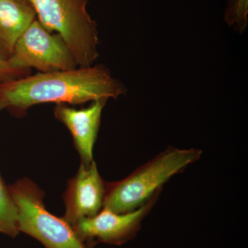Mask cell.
Masks as SVG:
<instances>
[{
  "mask_svg": "<svg viewBox=\"0 0 248 248\" xmlns=\"http://www.w3.org/2000/svg\"><path fill=\"white\" fill-rule=\"evenodd\" d=\"M159 195L156 194L140 208L127 213H115L102 208L95 216L82 218L72 227L83 243L124 244L135 236Z\"/></svg>",
  "mask_w": 248,
  "mask_h": 248,
  "instance_id": "cell-6",
  "label": "cell"
},
{
  "mask_svg": "<svg viewBox=\"0 0 248 248\" xmlns=\"http://www.w3.org/2000/svg\"><path fill=\"white\" fill-rule=\"evenodd\" d=\"M19 232L17 206L0 175V233L16 237Z\"/></svg>",
  "mask_w": 248,
  "mask_h": 248,
  "instance_id": "cell-10",
  "label": "cell"
},
{
  "mask_svg": "<svg viewBox=\"0 0 248 248\" xmlns=\"http://www.w3.org/2000/svg\"><path fill=\"white\" fill-rule=\"evenodd\" d=\"M28 1L40 24L61 36L78 67L94 65L99 57V38L97 23L87 11L88 0Z\"/></svg>",
  "mask_w": 248,
  "mask_h": 248,
  "instance_id": "cell-3",
  "label": "cell"
},
{
  "mask_svg": "<svg viewBox=\"0 0 248 248\" xmlns=\"http://www.w3.org/2000/svg\"><path fill=\"white\" fill-rule=\"evenodd\" d=\"M202 156L201 150L169 147L123 180L109 184L106 189L103 208L118 214L137 210L160 193L171 178L183 172Z\"/></svg>",
  "mask_w": 248,
  "mask_h": 248,
  "instance_id": "cell-2",
  "label": "cell"
},
{
  "mask_svg": "<svg viewBox=\"0 0 248 248\" xmlns=\"http://www.w3.org/2000/svg\"><path fill=\"white\" fill-rule=\"evenodd\" d=\"M31 74V70L14 68L7 60L0 57V84L24 78Z\"/></svg>",
  "mask_w": 248,
  "mask_h": 248,
  "instance_id": "cell-12",
  "label": "cell"
},
{
  "mask_svg": "<svg viewBox=\"0 0 248 248\" xmlns=\"http://www.w3.org/2000/svg\"><path fill=\"white\" fill-rule=\"evenodd\" d=\"M36 18L28 0H0V57L8 61L18 39Z\"/></svg>",
  "mask_w": 248,
  "mask_h": 248,
  "instance_id": "cell-9",
  "label": "cell"
},
{
  "mask_svg": "<svg viewBox=\"0 0 248 248\" xmlns=\"http://www.w3.org/2000/svg\"><path fill=\"white\" fill-rule=\"evenodd\" d=\"M10 64L38 73L67 71L77 68L71 50L61 36L47 31L37 18L18 39Z\"/></svg>",
  "mask_w": 248,
  "mask_h": 248,
  "instance_id": "cell-5",
  "label": "cell"
},
{
  "mask_svg": "<svg viewBox=\"0 0 248 248\" xmlns=\"http://www.w3.org/2000/svg\"><path fill=\"white\" fill-rule=\"evenodd\" d=\"M18 211V229L40 241L46 248H89L63 218L47 211L44 194L33 182L24 179L9 186Z\"/></svg>",
  "mask_w": 248,
  "mask_h": 248,
  "instance_id": "cell-4",
  "label": "cell"
},
{
  "mask_svg": "<svg viewBox=\"0 0 248 248\" xmlns=\"http://www.w3.org/2000/svg\"><path fill=\"white\" fill-rule=\"evenodd\" d=\"M248 0H230L225 13V20L230 27L242 33L248 24Z\"/></svg>",
  "mask_w": 248,
  "mask_h": 248,
  "instance_id": "cell-11",
  "label": "cell"
},
{
  "mask_svg": "<svg viewBox=\"0 0 248 248\" xmlns=\"http://www.w3.org/2000/svg\"><path fill=\"white\" fill-rule=\"evenodd\" d=\"M107 100L93 102L89 107L76 109L68 104H56L54 108L55 117L64 124L71 132L81 164H91L93 161V147L95 143L100 125L103 108Z\"/></svg>",
  "mask_w": 248,
  "mask_h": 248,
  "instance_id": "cell-8",
  "label": "cell"
},
{
  "mask_svg": "<svg viewBox=\"0 0 248 248\" xmlns=\"http://www.w3.org/2000/svg\"><path fill=\"white\" fill-rule=\"evenodd\" d=\"M106 189L95 162L81 164L65 195V221L73 226L82 218L97 215L103 208Z\"/></svg>",
  "mask_w": 248,
  "mask_h": 248,
  "instance_id": "cell-7",
  "label": "cell"
},
{
  "mask_svg": "<svg viewBox=\"0 0 248 248\" xmlns=\"http://www.w3.org/2000/svg\"><path fill=\"white\" fill-rule=\"evenodd\" d=\"M125 86L104 65L77 67L67 71L37 73L0 84V108L24 112L37 104H84L117 99Z\"/></svg>",
  "mask_w": 248,
  "mask_h": 248,
  "instance_id": "cell-1",
  "label": "cell"
}]
</instances>
